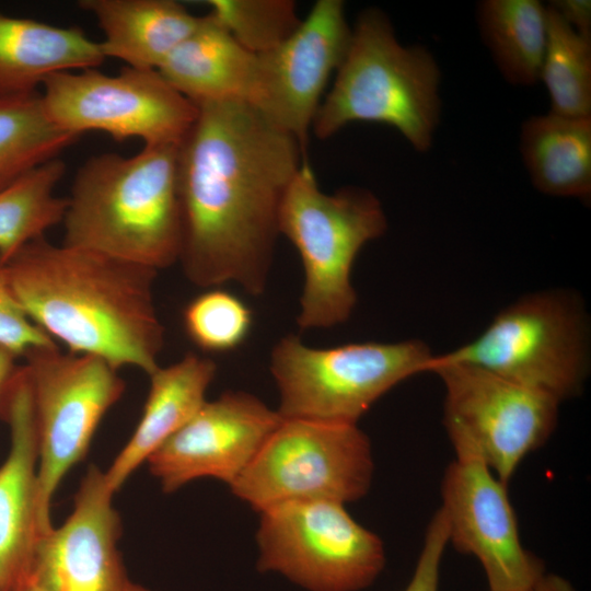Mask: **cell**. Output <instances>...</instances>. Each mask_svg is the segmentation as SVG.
I'll return each instance as SVG.
<instances>
[{
  "label": "cell",
  "mask_w": 591,
  "mask_h": 591,
  "mask_svg": "<svg viewBox=\"0 0 591 591\" xmlns=\"http://www.w3.org/2000/svg\"><path fill=\"white\" fill-rule=\"evenodd\" d=\"M178 147L183 241L178 263L200 288L267 286L279 215L304 150L241 101L197 105Z\"/></svg>",
  "instance_id": "1"
},
{
  "label": "cell",
  "mask_w": 591,
  "mask_h": 591,
  "mask_svg": "<svg viewBox=\"0 0 591 591\" xmlns=\"http://www.w3.org/2000/svg\"><path fill=\"white\" fill-rule=\"evenodd\" d=\"M7 268L24 313L69 352L148 376L160 367L165 329L154 301L158 270L45 236L21 248Z\"/></svg>",
  "instance_id": "2"
},
{
  "label": "cell",
  "mask_w": 591,
  "mask_h": 591,
  "mask_svg": "<svg viewBox=\"0 0 591 591\" xmlns=\"http://www.w3.org/2000/svg\"><path fill=\"white\" fill-rule=\"evenodd\" d=\"M178 146L102 153L78 170L62 219V244L155 270L178 263L183 222Z\"/></svg>",
  "instance_id": "3"
},
{
  "label": "cell",
  "mask_w": 591,
  "mask_h": 591,
  "mask_svg": "<svg viewBox=\"0 0 591 591\" xmlns=\"http://www.w3.org/2000/svg\"><path fill=\"white\" fill-rule=\"evenodd\" d=\"M441 72L422 46H404L387 15L363 10L311 131L321 140L351 123L395 128L418 152L432 146L441 117Z\"/></svg>",
  "instance_id": "4"
},
{
  "label": "cell",
  "mask_w": 591,
  "mask_h": 591,
  "mask_svg": "<svg viewBox=\"0 0 591 591\" xmlns=\"http://www.w3.org/2000/svg\"><path fill=\"white\" fill-rule=\"evenodd\" d=\"M387 228L375 195L361 187L327 194L304 161L283 197L279 233L297 248L303 267L298 326L329 328L346 322L357 303L351 282L354 262Z\"/></svg>",
  "instance_id": "5"
},
{
  "label": "cell",
  "mask_w": 591,
  "mask_h": 591,
  "mask_svg": "<svg viewBox=\"0 0 591 591\" xmlns=\"http://www.w3.org/2000/svg\"><path fill=\"white\" fill-rule=\"evenodd\" d=\"M433 357L418 339L315 348L287 335L270 354L269 369L279 392L277 412L282 418L358 425L395 385L429 372Z\"/></svg>",
  "instance_id": "6"
},
{
  "label": "cell",
  "mask_w": 591,
  "mask_h": 591,
  "mask_svg": "<svg viewBox=\"0 0 591 591\" xmlns=\"http://www.w3.org/2000/svg\"><path fill=\"white\" fill-rule=\"evenodd\" d=\"M436 358L482 368L561 403L587 380V312L566 290L529 294L500 311L475 339Z\"/></svg>",
  "instance_id": "7"
},
{
  "label": "cell",
  "mask_w": 591,
  "mask_h": 591,
  "mask_svg": "<svg viewBox=\"0 0 591 591\" xmlns=\"http://www.w3.org/2000/svg\"><path fill=\"white\" fill-rule=\"evenodd\" d=\"M373 472L371 443L358 425L282 418L229 487L258 513L291 501L346 505L367 495Z\"/></svg>",
  "instance_id": "8"
},
{
  "label": "cell",
  "mask_w": 591,
  "mask_h": 591,
  "mask_svg": "<svg viewBox=\"0 0 591 591\" xmlns=\"http://www.w3.org/2000/svg\"><path fill=\"white\" fill-rule=\"evenodd\" d=\"M38 442L39 535L51 530L50 502L62 477L88 452L104 415L120 399L125 381L107 361L61 351L56 344L24 356Z\"/></svg>",
  "instance_id": "9"
},
{
  "label": "cell",
  "mask_w": 591,
  "mask_h": 591,
  "mask_svg": "<svg viewBox=\"0 0 591 591\" xmlns=\"http://www.w3.org/2000/svg\"><path fill=\"white\" fill-rule=\"evenodd\" d=\"M345 506L304 500L259 512L257 570L278 573L308 591L370 587L384 569V544Z\"/></svg>",
  "instance_id": "10"
},
{
  "label": "cell",
  "mask_w": 591,
  "mask_h": 591,
  "mask_svg": "<svg viewBox=\"0 0 591 591\" xmlns=\"http://www.w3.org/2000/svg\"><path fill=\"white\" fill-rule=\"evenodd\" d=\"M39 93L48 116L65 131L76 137L102 131L144 146L181 144L198 113L158 70L127 66L116 74L95 68L59 72Z\"/></svg>",
  "instance_id": "11"
},
{
  "label": "cell",
  "mask_w": 591,
  "mask_h": 591,
  "mask_svg": "<svg viewBox=\"0 0 591 591\" xmlns=\"http://www.w3.org/2000/svg\"><path fill=\"white\" fill-rule=\"evenodd\" d=\"M429 372L439 375L444 386L443 421L450 440L473 444L506 485L556 427L560 402L548 394L436 356Z\"/></svg>",
  "instance_id": "12"
},
{
  "label": "cell",
  "mask_w": 591,
  "mask_h": 591,
  "mask_svg": "<svg viewBox=\"0 0 591 591\" xmlns=\"http://www.w3.org/2000/svg\"><path fill=\"white\" fill-rule=\"evenodd\" d=\"M454 461L441 487L449 543L482 565L489 591H524L546 572L522 545L507 486L473 444L451 440Z\"/></svg>",
  "instance_id": "13"
},
{
  "label": "cell",
  "mask_w": 591,
  "mask_h": 591,
  "mask_svg": "<svg viewBox=\"0 0 591 591\" xmlns=\"http://www.w3.org/2000/svg\"><path fill=\"white\" fill-rule=\"evenodd\" d=\"M351 38L341 0H318L296 31L258 56L252 106L305 151L324 91Z\"/></svg>",
  "instance_id": "14"
},
{
  "label": "cell",
  "mask_w": 591,
  "mask_h": 591,
  "mask_svg": "<svg viewBox=\"0 0 591 591\" xmlns=\"http://www.w3.org/2000/svg\"><path fill=\"white\" fill-rule=\"evenodd\" d=\"M277 409L243 391L206 401L147 460L164 493L205 477L229 486L244 472L281 421Z\"/></svg>",
  "instance_id": "15"
},
{
  "label": "cell",
  "mask_w": 591,
  "mask_h": 591,
  "mask_svg": "<svg viewBox=\"0 0 591 591\" xmlns=\"http://www.w3.org/2000/svg\"><path fill=\"white\" fill-rule=\"evenodd\" d=\"M113 495L105 473L89 466L68 519L37 540L30 572L46 591H126Z\"/></svg>",
  "instance_id": "16"
},
{
  "label": "cell",
  "mask_w": 591,
  "mask_h": 591,
  "mask_svg": "<svg viewBox=\"0 0 591 591\" xmlns=\"http://www.w3.org/2000/svg\"><path fill=\"white\" fill-rule=\"evenodd\" d=\"M10 427L8 457L0 466V591H11L32 566L39 537L38 442L30 378L16 367L0 395Z\"/></svg>",
  "instance_id": "17"
},
{
  "label": "cell",
  "mask_w": 591,
  "mask_h": 591,
  "mask_svg": "<svg viewBox=\"0 0 591 591\" xmlns=\"http://www.w3.org/2000/svg\"><path fill=\"white\" fill-rule=\"evenodd\" d=\"M158 71L196 106L227 101L252 104L258 56L244 48L208 12Z\"/></svg>",
  "instance_id": "18"
},
{
  "label": "cell",
  "mask_w": 591,
  "mask_h": 591,
  "mask_svg": "<svg viewBox=\"0 0 591 591\" xmlns=\"http://www.w3.org/2000/svg\"><path fill=\"white\" fill-rule=\"evenodd\" d=\"M216 372L212 359L189 352L149 375L150 390L141 418L129 441L104 472L114 494L197 413L207 401L206 392Z\"/></svg>",
  "instance_id": "19"
},
{
  "label": "cell",
  "mask_w": 591,
  "mask_h": 591,
  "mask_svg": "<svg viewBox=\"0 0 591 591\" xmlns=\"http://www.w3.org/2000/svg\"><path fill=\"white\" fill-rule=\"evenodd\" d=\"M105 57L78 27L0 13V96L30 94L53 74L94 69Z\"/></svg>",
  "instance_id": "20"
},
{
  "label": "cell",
  "mask_w": 591,
  "mask_h": 591,
  "mask_svg": "<svg viewBox=\"0 0 591 591\" xmlns=\"http://www.w3.org/2000/svg\"><path fill=\"white\" fill-rule=\"evenodd\" d=\"M79 7L103 32V56L137 69L158 70L200 18L173 0H81Z\"/></svg>",
  "instance_id": "21"
},
{
  "label": "cell",
  "mask_w": 591,
  "mask_h": 591,
  "mask_svg": "<svg viewBox=\"0 0 591 591\" xmlns=\"http://www.w3.org/2000/svg\"><path fill=\"white\" fill-rule=\"evenodd\" d=\"M520 150L538 192L590 199L591 117L532 116L521 127Z\"/></svg>",
  "instance_id": "22"
},
{
  "label": "cell",
  "mask_w": 591,
  "mask_h": 591,
  "mask_svg": "<svg viewBox=\"0 0 591 591\" xmlns=\"http://www.w3.org/2000/svg\"><path fill=\"white\" fill-rule=\"evenodd\" d=\"M482 40L507 82H540L547 40V7L537 0H484L477 4Z\"/></svg>",
  "instance_id": "23"
},
{
  "label": "cell",
  "mask_w": 591,
  "mask_h": 591,
  "mask_svg": "<svg viewBox=\"0 0 591 591\" xmlns=\"http://www.w3.org/2000/svg\"><path fill=\"white\" fill-rule=\"evenodd\" d=\"M76 139L50 119L39 92L0 96V190L57 159Z\"/></svg>",
  "instance_id": "24"
},
{
  "label": "cell",
  "mask_w": 591,
  "mask_h": 591,
  "mask_svg": "<svg viewBox=\"0 0 591 591\" xmlns=\"http://www.w3.org/2000/svg\"><path fill=\"white\" fill-rule=\"evenodd\" d=\"M66 171L59 158L0 190V255L4 263L62 222L67 197L55 190Z\"/></svg>",
  "instance_id": "25"
},
{
  "label": "cell",
  "mask_w": 591,
  "mask_h": 591,
  "mask_svg": "<svg viewBox=\"0 0 591 591\" xmlns=\"http://www.w3.org/2000/svg\"><path fill=\"white\" fill-rule=\"evenodd\" d=\"M547 40L541 79L551 111L571 118L591 117V37L572 30L548 4Z\"/></svg>",
  "instance_id": "26"
},
{
  "label": "cell",
  "mask_w": 591,
  "mask_h": 591,
  "mask_svg": "<svg viewBox=\"0 0 591 591\" xmlns=\"http://www.w3.org/2000/svg\"><path fill=\"white\" fill-rule=\"evenodd\" d=\"M211 13L231 35L255 55L266 54L299 26L291 0H209Z\"/></svg>",
  "instance_id": "27"
},
{
  "label": "cell",
  "mask_w": 591,
  "mask_h": 591,
  "mask_svg": "<svg viewBox=\"0 0 591 591\" xmlns=\"http://www.w3.org/2000/svg\"><path fill=\"white\" fill-rule=\"evenodd\" d=\"M188 338L207 352H227L240 347L253 325L252 310L235 294L210 288L184 309Z\"/></svg>",
  "instance_id": "28"
},
{
  "label": "cell",
  "mask_w": 591,
  "mask_h": 591,
  "mask_svg": "<svg viewBox=\"0 0 591 591\" xmlns=\"http://www.w3.org/2000/svg\"><path fill=\"white\" fill-rule=\"evenodd\" d=\"M53 344L56 343L27 317L16 301L7 263L0 255V346L23 357L35 347Z\"/></svg>",
  "instance_id": "29"
},
{
  "label": "cell",
  "mask_w": 591,
  "mask_h": 591,
  "mask_svg": "<svg viewBox=\"0 0 591 591\" xmlns=\"http://www.w3.org/2000/svg\"><path fill=\"white\" fill-rule=\"evenodd\" d=\"M448 544V520L440 508L429 522L414 573L404 591H439L440 568Z\"/></svg>",
  "instance_id": "30"
},
{
  "label": "cell",
  "mask_w": 591,
  "mask_h": 591,
  "mask_svg": "<svg viewBox=\"0 0 591 591\" xmlns=\"http://www.w3.org/2000/svg\"><path fill=\"white\" fill-rule=\"evenodd\" d=\"M548 5L577 33L591 37V2L589 0H555Z\"/></svg>",
  "instance_id": "31"
},
{
  "label": "cell",
  "mask_w": 591,
  "mask_h": 591,
  "mask_svg": "<svg viewBox=\"0 0 591 591\" xmlns=\"http://www.w3.org/2000/svg\"><path fill=\"white\" fill-rule=\"evenodd\" d=\"M524 591H577L566 578L545 573L535 584Z\"/></svg>",
  "instance_id": "32"
},
{
  "label": "cell",
  "mask_w": 591,
  "mask_h": 591,
  "mask_svg": "<svg viewBox=\"0 0 591 591\" xmlns=\"http://www.w3.org/2000/svg\"><path fill=\"white\" fill-rule=\"evenodd\" d=\"M15 358L11 351L0 346V395L16 368Z\"/></svg>",
  "instance_id": "33"
},
{
  "label": "cell",
  "mask_w": 591,
  "mask_h": 591,
  "mask_svg": "<svg viewBox=\"0 0 591 591\" xmlns=\"http://www.w3.org/2000/svg\"><path fill=\"white\" fill-rule=\"evenodd\" d=\"M11 591H46L35 577L28 572L24 576Z\"/></svg>",
  "instance_id": "34"
},
{
  "label": "cell",
  "mask_w": 591,
  "mask_h": 591,
  "mask_svg": "<svg viewBox=\"0 0 591 591\" xmlns=\"http://www.w3.org/2000/svg\"><path fill=\"white\" fill-rule=\"evenodd\" d=\"M126 591H150V590H148L147 588L140 584L129 581L127 584Z\"/></svg>",
  "instance_id": "35"
}]
</instances>
